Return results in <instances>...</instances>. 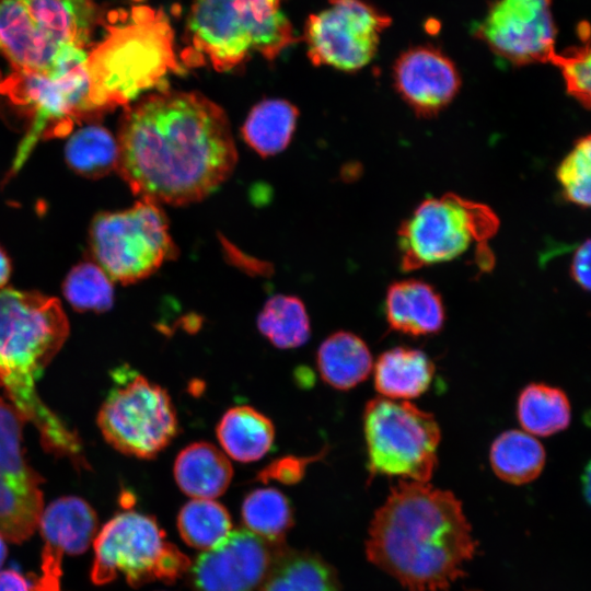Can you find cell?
Instances as JSON below:
<instances>
[{
	"mask_svg": "<svg viewBox=\"0 0 591 591\" xmlns=\"http://www.w3.org/2000/svg\"><path fill=\"white\" fill-rule=\"evenodd\" d=\"M117 142L121 176L154 204L204 199L229 178L237 161L225 112L198 92L146 96L124 114Z\"/></svg>",
	"mask_w": 591,
	"mask_h": 591,
	"instance_id": "6da1fadb",
	"label": "cell"
},
{
	"mask_svg": "<svg viewBox=\"0 0 591 591\" xmlns=\"http://www.w3.org/2000/svg\"><path fill=\"white\" fill-rule=\"evenodd\" d=\"M216 434L224 454L248 463L262 459L275 439L273 421L251 406L228 409L216 427Z\"/></svg>",
	"mask_w": 591,
	"mask_h": 591,
	"instance_id": "603a6c76",
	"label": "cell"
},
{
	"mask_svg": "<svg viewBox=\"0 0 591 591\" xmlns=\"http://www.w3.org/2000/svg\"><path fill=\"white\" fill-rule=\"evenodd\" d=\"M7 554H8V549H7L5 541L0 535V568L7 558Z\"/></svg>",
	"mask_w": 591,
	"mask_h": 591,
	"instance_id": "b9f144b4",
	"label": "cell"
},
{
	"mask_svg": "<svg viewBox=\"0 0 591 591\" xmlns=\"http://www.w3.org/2000/svg\"><path fill=\"white\" fill-rule=\"evenodd\" d=\"M363 431L371 476L429 482L441 438L431 414L407 401L380 396L364 407Z\"/></svg>",
	"mask_w": 591,
	"mask_h": 591,
	"instance_id": "9c48e42d",
	"label": "cell"
},
{
	"mask_svg": "<svg viewBox=\"0 0 591 591\" xmlns=\"http://www.w3.org/2000/svg\"><path fill=\"white\" fill-rule=\"evenodd\" d=\"M385 315L392 329L412 336L436 334L445 320L440 294L430 285L415 279L397 281L389 287Z\"/></svg>",
	"mask_w": 591,
	"mask_h": 591,
	"instance_id": "e0dca14e",
	"label": "cell"
},
{
	"mask_svg": "<svg viewBox=\"0 0 591 591\" xmlns=\"http://www.w3.org/2000/svg\"><path fill=\"white\" fill-rule=\"evenodd\" d=\"M113 379L114 385L97 415L103 437L127 455L155 457L178 433L171 396L126 366L114 371Z\"/></svg>",
	"mask_w": 591,
	"mask_h": 591,
	"instance_id": "30bf717a",
	"label": "cell"
},
{
	"mask_svg": "<svg viewBox=\"0 0 591 591\" xmlns=\"http://www.w3.org/2000/svg\"><path fill=\"white\" fill-rule=\"evenodd\" d=\"M63 555L43 548L40 570L42 575L36 578L32 591H62L61 589V563Z\"/></svg>",
	"mask_w": 591,
	"mask_h": 591,
	"instance_id": "8d00e7d4",
	"label": "cell"
},
{
	"mask_svg": "<svg viewBox=\"0 0 591 591\" xmlns=\"http://www.w3.org/2000/svg\"><path fill=\"white\" fill-rule=\"evenodd\" d=\"M476 546L453 493L401 479L374 512L366 555L409 591H447Z\"/></svg>",
	"mask_w": 591,
	"mask_h": 591,
	"instance_id": "7a4b0ae2",
	"label": "cell"
},
{
	"mask_svg": "<svg viewBox=\"0 0 591 591\" xmlns=\"http://www.w3.org/2000/svg\"><path fill=\"white\" fill-rule=\"evenodd\" d=\"M38 528L45 548L73 556L83 554L93 544L99 519L84 499L66 496L44 508Z\"/></svg>",
	"mask_w": 591,
	"mask_h": 591,
	"instance_id": "ac0fdd59",
	"label": "cell"
},
{
	"mask_svg": "<svg viewBox=\"0 0 591 591\" xmlns=\"http://www.w3.org/2000/svg\"><path fill=\"white\" fill-rule=\"evenodd\" d=\"M179 489L193 499H215L229 487L233 468L228 456L210 442L199 441L179 451L174 463Z\"/></svg>",
	"mask_w": 591,
	"mask_h": 591,
	"instance_id": "d6986e66",
	"label": "cell"
},
{
	"mask_svg": "<svg viewBox=\"0 0 591 591\" xmlns=\"http://www.w3.org/2000/svg\"><path fill=\"white\" fill-rule=\"evenodd\" d=\"M112 279L96 264L83 262L66 276L62 291L69 304L79 312L102 313L114 302Z\"/></svg>",
	"mask_w": 591,
	"mask_h": 591,
	"instance_id": "d6a6232c",
	"label": "cell"
},
{
	"mask_svg": "<svg viewBox=\"0 0 591 591\" xmlns=\"http://www.w3.org/2000/svg\"><path fill=\"white\" fill-rule=\"evenodd\" d=\"M590 241L580 244L572 257L570 273L573 280L586 291L590 288Z\"/></svg>",
	"mask_w": 591,
	"mask_h": 591,
	"instance_id": "f35d334b",
	"label": "cell"
},
{
	"mask_svg": "<svg viewBox=\"0 0 591 591\" xmlns=\"http://www.w3.org/2000/svg\"><path fill=\"white\" fill-rule=\"evenodd\" d=\"M90 244L96 264L123 285L149 277L176 254L162 210L146 199L126 210L97 215Z\"/></svg>",
	"mask_w": 591,
	"mask_h": 591,
	"instance_id": "8fae6325",
	"label": "cell"
},
{
	"mask_svg": "<svg viewBox=\"0 0 591 591\" xmlns=\"http://www.w3.org/2000/svg\"><path fill=\"white\" fill-rule=\"evenodd\" d=\"M241 514L248 531L270 543H283L293 523L289 500L275 488L251 491L243 500Z\"/></svg>",
	"mask_w": 591,
	"mask_h": 591,
	"instance_id": "4dcf8cb0",
	"label": "cell"
},
{
	"mask_svg": "<svg viewBox=\"0 0 591 591\" xmlns=\"http://www.w3.org/2000/svg\"><path fill=\"white\" fill-rule=\"evenodd\" d=\"M59 48L39 31L22 0H0V51L16 71H46Z\"/></svg>",
	"mask_w": 591,
	"mask_h": 591,
	"instance_id": "2e32d148",
	"label": "cell"
},
{
	"mask_svg": "<svg viewBox=\"0 0 591 591\" xmlns=\"http://www.w3.org/2000/svg\"><path fill=\"white\" fill-rule=\"evenodd\" d=\"M89 104L93 113L114 109L162 83L181 67L174 32L162 11L136 7L131 22L111 27L88 55Z\"/></svg>",
	"mask_w": 591,
	"mask_h": 591,
	"instance_id": "277c9868",
	"label": "cell"
},
{
	"mask_svg": "<svg viewBox=\"0 0 591 591\" xmlns=\"http://www.w3.org/2000/svg\"><path fill=\"white\" fill-rule=\"evenodd\" d=\"M257 327L275 347L297 348L311 334L310 318L303 302L294 296L277 294L269 298L257 317Z\"/></svg>",
	"mask_w": 591,
	"mask_h": 591,
	"instance_id": "f1b7e54d",
	"label": "cell"
},
{
	"mask_svg": "<svg viewBox=\"0 0 591 591\" xmlns=\"http://www.w3.org/2000/svg\"><path fill=\"white\" fill-rule=\"evenodd\" d=\"M11 275V263L5 252L0 247V289L4 288Z\"/></svg>",
	"mask_w": 591,
	"mask_h": 591,
	"instance_id": "60d3db41",
	"label": "cell"
},
{
	"mask_svg": "<svg viewBox=\"0 0 591 591\" xmlns=\"http://www.w3.org/2000/svg\"><path fill=\"white\" fill-rule=\"evenodd\" d=\"M288 0H194L186 21L184 60L208 61L217 71L243 65L254 54L273 60L298 40Z\"/></svg>",
	"mask_w": 591,
	"mask_h": 591,
	"instance_id": "5b68a950",
	"label": "cell"
},
{
	"mask_svg": "<svg viewBox=\"0 0 591 591\" xmlns=\"http://www.w3.org/2000/svg\"><path fill=\"white\" fill-rule=\"evenodd\" d=\"M65 155L74 172L86 177H100L117 169L118 142L106 128L89 125L69 137Z\"/></svg>",
	"mask_w": 591,
	"mask_h": 591,
	"instance_id": "f546056e",
	"label": "cell"
},
{
	"mask_svg": "<svg viewBox=\"0 0 591 591\" xmlns=\"http://www.w3.org/2000/svg\"><path fill=\"white\" fill-rule=\"evenodd\" d=\"M317 457L287 456L273 462L265 471L263 477H273L283 483H292L302 477L308 463Z\"/></svg>",
	"mask_w": 591,
	"mask_h": 591,
	"instance_id": "74e56055",
	"label": "cell"
},
{
	"mask_svg": "<svg viewBox=\"0 0 591 591\" xmlns=\"http://www.w3.org/2000/svg\"><path fill=\"white\" fill-rule=\"evenodd\" d=\"M489 459L500 479L522 485L538 477L546 455L543 445L534 436L521 430H508L493 442Z\"/></svg>",
	"mask_w": 591,
	"mask_h": 591,
	"instance_id": "484cf974",
	"label": "cell"
},
{
	"mask_svg": "<svg viewBox=\"0 0 591 591\" xmlns=\"http://www.w3.org/2000/svg\"><path fill=\"white\" fill-rule=\"evenodd\" d=\"M316 366L326 384L347 391L370 375L373 361L367 344L359 336L339 331L320 345Z\"/></svg>",
	"mask_w": 591,
	"mask_h": 591,
	"instance_id": "7402d4cb",
	"label": "cell"
},
{
	"mask_svg": "<svg viewBox=\"0 0 591 591\" xmlns=\"http://www.w3.org/2000/svg\"><path fill=\"white\" fill-rule=\"evenodd\" d=\"M91 580L103 586L123 576L132 588L173 583L188 572L189 558L169 542L151 515L126 510L115 514L94 541Z\"/></svg>",
	"mask_w": 591,
	"mask_h": 591,
	"instance_id": "ba28073f",
	"label": "cell"
},
{
	"mask_svg": "<svg viewBox=\"0 0 591 591\" xmlns=\"http://www.w3.org/2000/svg\"><path fill=\"white\" fill-rule=\"evenodd\" d=\"M24 422L19 412L0 397V476L22 485L40 486L43 478L24 457Z\"/></svg>",
	"mask_w": 591,
	"mask_h": 591,
	"instance_id": "836d02e7",
	"label": "cell"
},
{
	"mask_svg": "<svg viewBox=\"0 0 591 591\" xmlns=\"http://www.w3.org/2000/svg\"><path fill=\"white\" fill-rule=\"evenodd\" d=\"M374 386L382 397L410 399L424 394L433 380L434 366L419 349L395 347L374 363Z\"/></svg>",
	"mask_w": 591,
	"mask_h": 591,
	"instance_id": "ffe728a7",
	"label": "cell"
},
{
	"mask_svg": "<svg viewBox=\"0 0 591 591\" xmlns=\"http://www.w3.org/2000/svg\"><path fill=\"white\" fill-rule=\"evenodd\" d=\"M517 416L525 432L547 437L569 426L571 408L567 395L560 389L531 383L519 395Z\"/></svg>",
	"mask_w": 591,
	"mask_h": 591,
	"instance_id": "4316f807",
	"label": "cell"
},
{
	"mask_svg": "<svg viewBox=\"0 0 591 591\" xmlns=\"http://www.w3.org/2000/svg\"><path fill=\"white\" fill-rule=\"evenodd\" d=\"M298 109L288 101L264 100L246 117L242 135L246 143L263 157L281 152L290 142Z\"/></svg>",
	"mask_w": 591,
	"mask_h": 591,
	"instance_id": "d4e9b609",
	"label": "cell"
},
{
	"mask_svg": "<svg viewBox=\"0 0 591 591\" xmlns=\"http://www.w3.org/2000/svg\"><path fill=\"white\" fill-rule=\"evenodd\" d=\"M559 68L565 80L567 92L582 103L590 106L591 92V55L589 40L579 47L564 53H555L551 59Z\"/></svg>",
	"mask_w": 591,
	"mask_h": 591,
	"instance_id": "d590c367",
	"label": "cell"
},
{
	"mask_svg": "<svg viewBox=\"0 0 591 591\" xmlns=\"http://www.w3.org/2000/svg\"><path fill=\"white\" fill-rule=\"evenodd\" d=\"M39 31L55 45L84 47L96 22L92 0H22Z\"/></svg>",
	"mask_w": 591,
	"mask_h": 591,
	"instance_id": "44dd1931",
	"label": "cell"
},
{
	"mask_svg": "<svg viewBox=\"0 0 591 591\" xmlns=\"http://www.w3.org/2000/svg\"><path fill=\"white\" fill-rule=\"evenodd\" d=\"M391 18L364 0H328L309 15L303 31L308 56L315 66L355 71L374 57Z\"/></svg>",
	"mask_w": 591,
	"mask_h": 591,
	"instance_id": "7c38bea8",
	"label": "cell"
},
{
	"mask_svg": "<svg viewBox=\"0 0 591 591\" xmlns=\"http://www.w3.org/2000/svg\"><path fill=\"white\" fill-rule=\"evenodd\" d=\"M258 591H341L335 569L321 556L283 545Z\"/></svg>",
	"mask_w": 591,
	"mask_h": 591,
	"instance_id": "cb8c5ba5",
	"label": "cell"
},
{
	"mask_svg": "<svg viewBox=\"0 0 591 591\" xmlns=\"http://www.w3.org/2000/svg\"><path fill=\"white\" fill-rule=\"evenodd\" d=\"M58 299L13 288L0 289V389L25 421L39 432L43 447L81 462V442L36 392V382L69 335Z\"/></svg>",
	"mask_w": 591,
	"mask_h": 591,
	"instance_id": "3957f363",
	"label": "cell"
},
{
	"mask_svg": "<svg viewBox=\"0 0 591 591\" xmlns=\"http://www.w3.org/2000/svg\"><path fill=\"white\" fill-rule=\"evenodd\" d=\"M557 178L568 200L582 207L590 205L591 142L589 136L580 139L564 159L557 170Z\"/></svg>",
	"mask_w": 591,
	"mask_h": 591,
	"instance_id": "e575fe53",
	"label": "cell"
},
{
	"mask_svg": "<svg viewBox=\"0 0 591 591\" xmlns=\"http://www.w3.org/2000/svg\"><path fill=\"white\" fill-rule=\"evenodd\" d=\"M86 61L84 47L66 44L59 48L46 71H16L0 82V90L24 105L32 117L30 129L18 148L11 174L20 171L42 137L49 131L54 135L67 132L74 121L93 113L89 104Z\"/></svg>",
	"mask_w": 591,
	"mask_h": 591,
	"instance_id": "8992f818",
	"label": "cell"
},
{
	"mask_svg": "<svg viewBox=\"0 0 591 591\" xmlns=\"http://www.w3.org/2000/svg\"><path fill=\"white\" fill-rule=\"evenodd\" d=\"M498 225L495 212L483 204L454 194L426 199L399 230L402 269L452 260L476 244L479 268L487 271L494 264L487 241Z\"/></svg>",
	"mask_w": 591,
	"mask_h": 591,
	"instance_id": "52a82bcc",
	"label": "cell"
},
{
	"mask_svg": "<svg viewBox=\"0 0 591 591\" xmlns=\"http://www.w3.org/2000/svg\"><path fill=\"white\" fill-rule=\"evenodd\" d=\"M283 543H270L248 530H231L189 567L195 591H258Z\"/></svg>",
	"mask_w": 591,
	"mask_h": 591,
	"instance_id": "5bb4252c",
	"label": "cell"
},
{
	"mask_svg": "<svg viewBox=\"0 0 591 591\" xmlns=\"http://www.w3.org/2000/svg\"><path fill=\"white\" fill-rule=\"evenodd\" d=\"M44 510L40 486L22 485L0 476V535L21 544L38 529Z\"/></svg>",
	"mask_w": 591,
	"mask_h": 591,
	"instance_id": "83f0119b",
	"label": "cell"
},
{
	"mask_svg": "<svg viewBox=\"0 0 591 591\" xmlns=\"http://www.w3.org/2000/svg\"><path fill=\"white\" fill-rule=\"evenodd\" d=\"M394 80L405 101L422 115L444 107L460 86L454 63L440 50L428 46L403 53L394 66Z\"/></svg>",
	"mask_w": 591,
	"mask_h": 591,
	"instance_id": "9a60e30c",
	"label": "cell"
},
{
	"mask_svg": "<svg viewBox=\"0 0 591 591\" xmlns=\"http://www.w3.org/2000/svg\"><path fill=\"white\" fill-rule=\"evenodd\" d=\"M231 528L228 510L213 499H192L177 515V529L183 541L202 552L222 541Z\"/></svg>",
	"mask_w": 591,
	"mask_h": 591,
	"instance_id": "1f68e13d",
	"label": "cell"
},
{
	"mask_svg": "<svg viewBox=\"0 0 591 591\" xmlns=\"http://www.w3.org/2000/svg\"><path fill=\"white\" fill-rule=\"evenodd\" d=\"M0 591H32L28 581L14 569L0 570Z\"/></svg>",
	"mask_w": 591,
	"mask_h": 591,
	"instance_id": "ab89813d",
	"label": "cell"
},
{
	"mask_svg": "<svg viewBox=\"0 0 591 591\" xmlns=\"http://www.w3.org/2000/svg\"><path fill=\"white\" fill-rule=\"evenodd\" d=\"M551 4V0H496L475 34L514 65L549 62L557 32Z\"/></svg>",
	"mask_w": 591,
	"mask_h": 591,
	"instance_id": "4fadbf2b",
	"label": "cell"
}]
</instances>
